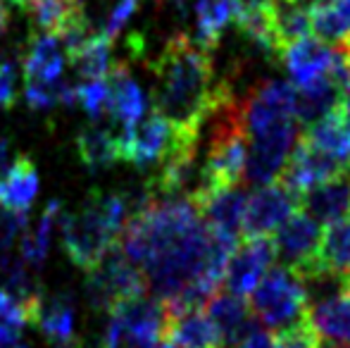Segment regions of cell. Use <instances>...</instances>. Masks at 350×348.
<instances>
[{
  "instance_id": "34",
  "label": "cell",
  "mask_w": 350,
  "mask_h": 348,
  "mask_svg": "<svg viewBox=\"0 0 350 348\" xmlns=\"http://www.w3.org/2000/svg\"><path fill=\"white\" fill-rule=\"evenodd\" d=\"M17 101V75L12 62H0V110L12 107Z\"/></svg>"
},
{
  "instance_id": "17",
  "label": "cell",
  "mask_w": 350,
  "mask_h": 348,
  "mask_svg": "<svg viewBox=\"0 0 350 348\" xmlns=\"http://www.w3.org/2000/svg\"><path fill=\"white\" fill-rule=\"evenodd\" d=\"M346 86H348L346 81L332 70L327 77H322V79L312 81V84H308V86L295 88V120L308 126V124H312V122L322 120L329 112H334Z\"/></svg>"
},
{
  "instance_id": "33",
  "label": "cell",
  "mask_w": 350,
  "mask_h": 348,
  "mask_svg": "<svg viewBox=\"0 0 350 348\" xmlns=\"http://www.w3.org/2000/svg\"><path fill=\"white\" fill-rule=\"evenodd\" d=\"M139 3L141 0H117L115 8L110 10V17H107V22H105V29H103V34H105L110 41L126 27V24H129V19L134 17L136 10H139Z\"/></svg>"
},
{
  "instance_id": "31",
  "label": "cell",
  "mask_w": 350,
  "mask_h": 348,
  "mask_svg": "<svg viewBox=\"0 0 350 348\" xmlns=\"http://www.w3.org/2000/svg\"><path fill=\"white\" fill-rule=\"evenodd\" d=\"M77 103L88 112L91 120H100L107 115V81L86 79L77 86Z\"/></svg>"
},
{
  "instance_id": "14",
  "label": "cell",
  "mask_w": 350,
  "mask_h": 348,
  "mask_svg": "<svg viewBox=\"0 0 350 348\" xmlns=\"http://www.w3.org/2000/svg\"><path fill=\"white\" fill-rule=\"evenodd\" d=\"M107 81V115L122 126H131L146 115V93L126 65H112Z\"/></svg>"
},
{
  "instance_id": "4",
  "label": "cell",
  "mask_w": 350,
  "mask_h": 348,
  "mask_svg": "<svg viewBox=\"0 0 350 348\" xmlns=\"http://www.w3.org/2000/svg\"><path fill=\"white\" fill-rule=\"evenodd\" d=\"M250 312L267 327L272 334L298 325L310 315L305 282L288 267H269L262 282L250 293Z\"/></svg>"
},
{
  "instance_id": "3",
  "label": "cell",
  "mask_w": 350,
  "mask_h": 348,
  "mask_svg": "<svg viewBox=\"0 0 350 348\" xmlns=\"http://www.w3.org/2000/svg\"><path fill=\"white\" fill-rule=\"evenodd\" d=\"M215 115L219 120L212 129L210 148L200 170L203 184L198 189H231V186H239L245 176L248 136L241 117V101L231 96L229 101L221 103Z\"/></svg>"
},
{
  "instance_id": "19",
  "label": "cell",
  "mask_w": 350,
  "mask_h": 348,
  "mask_svg": "<svg viewBox=\"0 0 350 348\" xmlns=\"http://www.w3.org/2000/svg\"><path fill=\"white\" fill-rule=\"evenodd\" d=\"M300 139L308 141L312 148L322 150L324 155L334 158L341 168L350 170V124L338 115V110L308 124Z\"/></svg>"
},
{
  "instance_id": "35",
  "label": "cell",
  "mask_w": 350,
  "mask_h": 348,
  "mask_svg": "<svg viewBox=\"0 0 350 348\" xmlns=\"http://www.w3.org/2000/svg\"><path fill=\"white\" fill-rule=\"evenodd\" d=\"M234 348H274V336L272 332H265L260 327H253L250 332H245Z\"/></svg>"
},
{
  "instance_id": "12",
  "label": "cell",
  "mask_w": 350,
  "mask_h": 348,
  "mask_svg": "<svg viewBox=\"0 0 350 348\" xmlns=\"http://www.w3.org/2000/svg\"><path fill=\"white\" fill-rule=\"evenodd\" d=\"M341 172H346V168H341L334 158H329L322 150L312 148L308 141L300 139L291 150L288 160L279 174V181L288 186L295 196H303Z\"/></svg>"
},
{
  "instance_id": "15",
  "label": "cell",
  "mask_w": 350,
  "mask_h": 348,
  "mask_svg": "<svg viewBox=\"0 0 350 348\" xmlns=\"http://www.w3.org/2000/svg\"><path fill=\"white\" fill-rule=\"evenodd\" d=\"M165 341L174 344L176 348H221L219 330L215 322L200 308H189V310L167 312L165 322Z\"/></svg>"
},
{
  "instance_id": "21",
  "label": "cell",
  "mask_w": 350,
  "mask_h": 348,
  "mask_svg": "<svg viewBox=\"0 0 350 348\" xmlns=\"http://www.w3.org/2000/svg\"><path fill=\"white\" fill-rule=\"evenodd\" d=\"M205 308H208V310H205L208 317L215 322L217 330H219L224 344L234 346L245 332H250L255 327V322L250 320V310L243 303V298L234 296V293H229V291L212 293L208 298V303H205Z\"/></svg>"
},
{
  "instance_id": "42",
  "label": "cell",
  "mask_w": 350,
  "mask_h": 348,
  "mask_svg": "<svg viewBox=\"0 0 350 348\" xmlns=\"http://www.w3.org/2000/svg\"><path fill=\"white\" fill-rule=\"evenodd\" d=\"M157 348H176V346H174V344H170V341H165V344H160Z\"/></svg>"
},
{
  "instance_id": "39",
  "label": "cell",
  "mask_w": 350,
  "mask_h": 348,
  "mask_svg": "<svg viewBox=\"0 0 350 348\" xmlns=\"http://www.w3.org/2000/svg\"><path fill=\"white\" fill-rule=\"evenodd\" d=\"M341 291L350 296V272L346 274V277H341Z\"/></svg>"
},
{
  "instance_id": "38",
  "label": "cell",
  "mask_w": 350,
  "mask_h": 348,
  "mask_svg": "<svg viewBox=\"0 0 350 348\" xmlns=\"http://www.w3.org/2000/svg\"><path fill=\"white\" fill-rule=\"evenodd\" d=\"M10 163V139H0V172Z\"/></svg>"
},
{
  "instance_id": "23",
  "label": "cell",
  "mask_w": 350,
  "mask_h": 348,
  "mask_svg": "<svg viewBox=\"0 0 350 348\" xmlns=\"http://www.w3.org/2000/svg\"><path fill=\"white\" fill-rule=\"evenodd\" d=\"M317 269L322 277H346L350 272V215L329 224L322 232L317 253Z\"/></svg>"
},
{
  "instance_id": "7",
  "label": "cell",
  "mask_w": 350,
  "mask_h": 348,
  "mask_svg": "<svg viewBox=\"0 0 350 348\" xmlns=\"http://www.w3.org/2000/svg\"><path fill=\"white\" fill-rule=\"evenodd\" d=\"M277 258L288 267L293 274H298L303 282L310 279H322L317 269V253L322 243V224L308 215L303 208H298L284 224L272 234Z\"/></svg>"
},
{
  "instance_id": "29",
  "label": "cell",
  "mask_w": 350,
  "mask_h": 348,
  "mask_svg": "<svg viewBox=\"0 0 350 348\" xmlns=\"http://www.w3.org/2000/svg\"><path fill=\"white\" fill-rule=\"evenodd\" d=\"M310 12V27L312 34L324 43H341L350 34V27L341 19L332 0H314L308 8Z\"/></svg>"
},
{
  "instance_id": "20",
  "label": "cell",
  "mask_w": 350,
  "mask_h": 348,
  "mask_svg": "<svg viewBox=\"0 0 350 348\" xmlns=\"http://www.w3.org/2000/svg\"><path fill=\"white\" fill-rule=\"evenodd\" d=\"M29 322L36 325L38 332L48 336V339L55 344V341H67L74 339V298L72 293H53L46 296L43 293L38 298V303L33 306Z\"/></svg>"
},
{
  "instance_id": "44",
  "label": "cell",
  "mask_w": 350,
  "mask_h": 348,
  "mask_svg": "<svg viewBox=\"0 0 350 348\" xmlns=\"http://www.w3.org/2000/svg\"><path fill=\"white\" fill-rule=\"evenodd\" d=\"M293 3H303V0H293Z\"/></svg>"
},
{
  "instance_id": "36",
  "label": "cell",
  "mask_w": 350,
  "mask_h": 348,
  "mask_svg": "<svg viewBox=\"0 0 350 348\" xmlns=\"http://www.w3.org/2000/svg\"><path fill=\"white\" fill-rule=\"evenodd\" d=\"M332 5L336 8V12L341 14V19L350 27V0H332Z\"/></svg>"
},
{
  "instance_id": "18",
  "label": "cell",
  "mask_w": 350,
  "mask_h": 348,
  "mask_svg": "<svg viewBox=\"0 0 350 348\" xmlns=\"http://www.w3.org/2000/svg\"><path fill=\"white\" fill-rule=\"evenodd\" d=\"M38 196V170L29 155H19L0 172V205L27 213Z\"/></svg>"
},
{
  "instance_id": "13",
  "label": "cell",
  "mask_w": 350,
  "mask_h": 348,
  "mask_svg": "<svg viewBox=\"0 0 350 348\" xmlns=\"http://www.w3.org/2000/svg\"><path fill=\"white\" fill-rule=\"evenodd\" d=\"M334 57H336V53L324 41H319L317 36H305L298 43L286 48L281 60L286 62L291 84L300 88L327 77L332 72Z\"/></svg>"
},
{
  "instance_id": "9",
  "label": "cell",
  "mask_w": 350,
  "mask_h": 348,
  "mask_svg": "<svg viewBox=\"0 0 350 348\" xmlns=\"http://www.w3.org/2000/svg\"><path fill=\"white\" fill-rule=\"evenodd\" d=\"M300 208V196H295L279 179L260 186L248 196L243 217V239L272 237L274 232Z\"/></svg>"
},
{
  "instance_id": "16",
  "label": "cell",
  "mask_w": 350,
  "mask_h": 348,
  "mask_svg": "<svg viewBox=\"0 0 350 348\" xmlns=\"http://www.w3.org/2000/svg\"><path fill=\"white\" fill-rule=\"evenodd\" d=\"M62 70H65V57H62L60 38L48 31H33L22 60L24 84H51L60 79Z\"/></svg>"
},
{
  "instance_id": "5",
  "label": "cell",
  "mask_w": 350,
  "mask_h": 348,
  "mask_svg": "<svg viewBox=\"0 0 350 348\" xmlns=\"http://www.w3.org/2000/svg\"><path fill=\"white\" fill-rule=\"evenodd\" d=\"M167 310L162 301L139 293L110 308L103 348H157L165 334Z\"/></svg>"
},
{
  "instance_id": "27",
  "label": "cell",
  "mask_w": 350,
  "mask_h": 348,
  "mask_svg": "<svg viewBox=\"0 0 350 348\" xmlns=\"http://www.w3.org/2000/svg\"><path fill=\"white\" fill-rule=\"evenodd\" d=\"M310 320H312L314 330L319 336H329L336 344L350 346V296L348 293H338L334 298L317 303L310 308Z\"/></svg>"
},
{
  "instance_id": "28",
  "label": "cell",
  "mask_w": 350,
  "mask_h": 348,
  "mask_svg": "<svg viewBox=\"0 0 350 348\" xmlns=\"http://www.w3.org/2000/svg\"><path fill=\"white\" fill-rule=\"evenodd\" d=\"M70 55L72 67L77 75L86 79H105L112 67V41L105 34H91L79 48H74Z\"/></svg>"
},
{
  "instance_id": "26",
  "label": "cell",
  "mask_w": 350,
  "mask_h": 348,
  "mask_svg": "<svg viewBox=\"0 0 350 348\" xmlns=\"http://www.w3.org/2000/svg\"><path fill=\"white\" fill-rule=\"evenodd\" d=\"M62 215V205L57 198H53L51 203L46 205L41 219L33 229H24L22 232V241H19V253H22V260L29 265V267L38 269L48 258V251H51V239H53V229L60 222Z\"/></svg>"
},
{
  "instance_id": "40",
  "label": "cell",
  "mask_w": 350,
  "mask_h": 348,
  "mask_svg": "<svg viewBox=\"0 0 350 348\" xmlns=\"http://www.w3.org/2000/svg\"><path fill=\"white\" fill-rule=\"evenodd\" d=\"M5 3L14 5V8H24V5H27V0H5Z\"/></svg>"
},
{
  "instance_id": "30",
  "label": "cell",
  "mask_w": 350,
  "mask_h": 348,
  "mask_svg": "<svg viewBox=\"0 0 350 348\" xmlns=\"http://www.w3.org/2000/svg\"><path fill=\"white\" fill-rule=\"evenodd\" d=\"M274 336V348H324L322 336L314 330L310 315L300 320L298 325L286 327V330L277 332Z\"/></svg>"
},
{
  "instance_id": "10",
  "label": "cell",
  "mask_w": 350,
  "mask_h": 348,
  "mask_svg": "<svg viewBox=\"0 0 350 348\" xmlns=\"http://www.w3.org/2000/svg\"><path fill=\"white\" fill-rule=\"evenodd\" d=\"M274 260H277V248H274L272 237L241 239L226 263V291L241 298L250 296L255 286L262 282L265 274L269 272Z\"/></svg>"
},
{
  "instance_id": "25",
  "label": "cell",
  "mask_w": 350,
  "mask_h": 348,
  "mask_svg": "<svg viewBox=\"0 0 350 348\" xmlns=\"http://www.w3.org/2000/svg\"><path fill=\"white\" fill-rule=\"evenodd\" d=\"M236 12H239L236 0H196V29H198L196 41L212 51L219 43L221 34L236 22Z\"/></svg>"
},
{
  "instance_id": "22",
  "label": "cell",
  "mask_w": 350,
  "mask_h": 348,
  "mask_svg": "<svg viewBox=\"0 0 350 348\" xmlns=\"http://www.w3.org/2000/svg\"><path fill=\"white\" fill-rule=\"evenodd\" d=\"M77 150L81 163L91 172H103L122 160L120 134L100 124H91L77 136Z\"/></svg>"
},
{
  "instance_id": "37",
  "label": "cell",
  "mask_w": 350,
  "mask_h": 348,
  "mask_svg": "<svg viewBox=\"0 0 350 348\" xmlns=\"http://www.w3.org/2000/svg\"><path fill=\"white\" fill-rule=\"evenodd\" d=\"M8 27H10V10H8V5H5V0H0V38L5 36Z\"/></svg>"
},
{
  "instance_id": "8",
  "label": "cell",
  "mask_w": 350,
  "mask_h": 348,
  "mask_svg": "<svg viewBox=\"0 0 350 348\" xmlns=\"http://www.w3.org/2000/svg\"><path fill=\"white\" fill-rule=\"evenodd\" d=\"M181 139H193V136L179 134L165 117L152 110L143 115L136 124L124 126V131L120 134L122 160L136 168L160 165L170 158V153L181 144Z\"/></svg>"
},
{
  "instance_id": "11",
  "label": "cell",
  "mask_w": 350,
  "mask_h": 348,
  "mask_svg": "<svg viewBox=\"0 0 350 348\" xmlns=\"http://www.w3.org/2000/svg\"><path fill=\"white\" fill-rule=\"evenodd\" d=\"M196 203L200 217L215 234L224 237L226 241L239 243L243 239V217L248 196L239 186L231 189H196L189 193Z\"/></svg>"
},
{
  "instance_id": "2",
  "label": "cell",
  "mask_w": 350,
  "mask_h": 348,
  "mask_svg": "<svg viewBox=\"0 0 350 348\" xmlns=\"http://www.w3.org/2000/svg\"><path fill=\"white\" fill-rule=\"evenodd\" d=\"M129 215L131 203L126 196L91 191L77 213H62L57 222L67 258L91 272L117 246Z\"/></svg>"
},
{
  "instance_id": "43",
  "label": "cell",
  "mask_w": 350,
  "mask_h": 348,
  "mask_svg": "<svg viewBox=\"0 0 350 348\" xmlns=\"http://www.w3.org/2000/svg\"><path fill=\"white\" fill-rule=\"evenodd\" d=\"M332 348H350L348 344H336V346H332Z\"/></svg>"
},
{
  "instance_id": "32",
  "label": "cell",
  "mask_w": 350,
  "mask_h": 348,
  "mask_svg": "<svg viewBox=\"0 0 350 348\" xmlns=\"http://www.w3.org/2000/svg\"><path fill=\"white\" fill-rule=\"evenodd\" d=\"M27 224H29L27 213H17V210H10L0 205V253L12 251L14 239L22 237Z\"/></svg>"
},
{
  "instance_id": "24",
  "label": "cell",
  "mask_w": 350,
  "mask_h": 348,
  "mask_svg": "<svg viewBox=\"0 0 350 348\" xmlns=\"http://www.w3.org/2000/svg\"><path fill=\"white\" fill-rule=\"evenodd\" d=\"M272 27H274V43H277V57L300 38L310 36V12L303 3L293 0H277L272 8Z\"/></svg>"
},
{
  "instance_id": "41",
  "label": "cell",
  "mask_w": 350,
  "mask_h": 348,
  "mask_svg": "<svg viewBox=\"0 0 350 348\" xmlns=\"http://www.w3.org/2000/svg\"><path fill=\"white\" fill-rule=\"evenodd\" d=\"M160 3H172V5H176V8H184L186 0H160Z\"/></svg>"
},
{
  "instance_id": "1",
  "label": "cell",
  "mask_w": 350,
  "mask_h": 348,
  "mask_svg": "<svg viewBox=\"0 0 350 348\" xmlns=\"http://www.w3.org/2000/svg\"><path fill=\"white\" fill-rule=\"evenodd\" d=\"M152 105L179 134L200 136V126L229 101V84L217 81L212 51L189 34H176L152 62Z\"/></svg>"
},
{
  "instance_id": "6",
  "label": "cell",
  "mask_w": 350,
  "mask_h": 348,
  "mask_svg": "<svg viewBox=\"0 0 350 348\" xmlns=\"http://www.w3.org/2000/svg\"><path fill=\"white\" fill-rule=\"evenodd\" d=\"M148 279L141 267H136L120 248H112L100 265L88 272L86 296L96 310H110L120 301L146 293Z\"/></svg>"
}]
</instances>
